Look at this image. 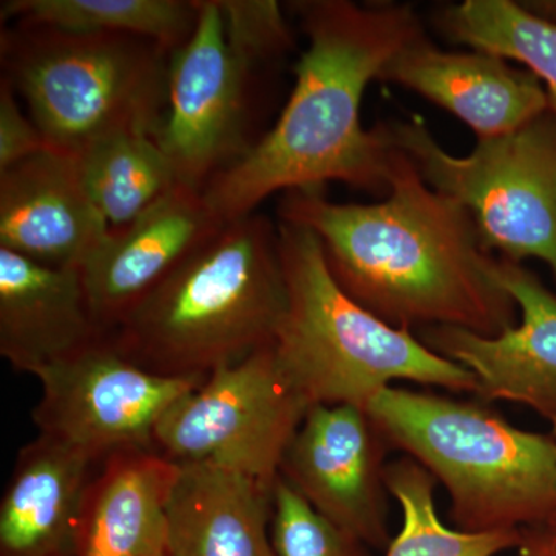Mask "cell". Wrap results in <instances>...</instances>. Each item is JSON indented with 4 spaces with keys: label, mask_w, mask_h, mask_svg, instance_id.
I'll return each mask as SVG.
<instances>
[{
    "label": "cell",
    "mask_w": 556,
    "mask_h": 556,
    "mask_svg": "<svg viewBox=\"0 0 556 556\" xmlns=\"http://www.w3.org/2000/svg\"><path fill=\"white\" fill-rule=\"evenodd\" d=\"M178 464L155 448L98 463L80 510L78 556H172L167 503Z\"/></svg>",
    "instance_id": "e0dca14e"
},
{
    "label": "cell",
    "mask_w": 556,
    "mask_h": 556,
    "mask_svg": "<svg viewBox=\"0 0 556 556\" xmlns=\"http://www.w3.org/2000/svg\"><path fill=\"white\" fill-rule=\"evenodd\" d=\"M110 230L73 153L47 148L0 170V248L42 265L80 268Z\"/></svg>",
    "instance_id": "5bb4252c"
},
{
    "label": "cell",
    "mask_w": 556,
    "mask_h": 556,
    "mask_svg": "<svg viewBox=\"0 0 556 556\" xmlns=\"http://www.w3.org/2000/svg\"><path fill=\"white\" fill-rule=\"evenodd\" d=\"M285 309L278 228L254 212L225 223L108 338L150 372L203 380L273 345Z\"/></svg>",
    "instance_id": "3957f363"
},
{
    "label": "cell",
    "mask_w": 556,
    "mask_h": 556,
    "mask_svg": "<svg viewBox=\"0 0 556 556\" xmlns=\"http://www.w3.org/2000/svg\"><path fill=\"white\" fill-rule=\"evenodd\" d=\"M388 186L375 204L291 190L278 217L313 230L340 288L388 325L455 327L485 338L514 328L518 305L497 280L496 258L471 212L428 186L393 146Z\"/></svg>",
    "instance_id": "6da1fadb"
},
{
    "label": "cell",
    "mask_w": 556,
    "mask_h": 556,
    "mask_svg": "<svg viewBox=\"0 0 556 556\" xmlns=\"http://www.w3.org/2000/svg\"><path fill=\"white\" fill-rule=\"evenodd\" d=\"M526 7L538 16L556 22V2L526 3Z\"/></svg>",
    "instance_id": "83f0119b"
},
{
    "label": "cell",
    "mask_w": 556,
    "mask_h": 556,
    "mask_svg": "<svg viewBox=\"0 0 556 556\" xmlns=\"http://www.w3.org/2000/svg\"><path fill=\"white\" fill-rule=\"evenodd\" d=\"M438 192L473 215L490 252L543 260L556 280V116L551 110L503 137L479 139L467 156L439 146L419 119L380 123Z\"/></svg>",
    "instance_id": "52a82bcc"
},
{
    "label": "cell",
    "mask_w": 556,
    "mask_h": 556,
    "mask_svg": "<svg viewBox=\"0 0 556 556\" xmlns=\"http://www.w3.org/2000/svg\"><path fill=\"white\" fill-rule=\"evenodd\" d=\"M223 226L203 190L177 182L126 228L110 230L79 268L105 334Z\"/></svg>",
    "instance_id": "4fadbf2b"
},
{
    "label": "cell",
    "mask_w": 556,
    "mask_h": 556,
    "mask_svg": "<svg viewBox=\"0 0 556 556\" xmlns=\"http://www.w3.org/2000/svg\"><path fill=\"white\" fill-rule=\"evenodd\" d=\"M167 503L172 556H277L274 485L214 464H178Z\"/></svg>",
    "instance_id": "d6986e66"
},
{
    "label": "cell",
    "mask_w": 556,
    "mask_h": 556,
    "mask_svg": "<svg viewBox=\"0 0 556 556\" xmlns=\"http://www.w3.org/2000/svg\"><path fill=\"white\" fill-rule=\"evenodd\" d=\"M547 527L548 529L554 530V532L556 533V518L554 519V521L548 522Z\"/></svg>",
    "instance_id": "f546056e"
},
{
    "label": "cell",
    "mask_w": 556,
    "mask_h": 556,
    "mask_svg": "<svg viewBox=\"0 0 556 556\" xmlns=\"http://www.w3.org/2000/svg\"><path fill=\"white\" fill-rule=\"evenodd\" d=\"M386 484L404 515L386 556H496L521 544L522 529L473 533L444 526L434 507L437 478L413 457L387 464Z\"/></svg>",
    "instance_id": "603a6c76"
},
{
    "label": "cell",
    "mask_w": 556,
    "mask_h": 556,
    "mask_svg": "<svg viewBox=\"0 0 556 556\" xmlns=\"http://www.w3.org/2000/svg\"><path fill=\"white\" fill-rule=\"evenodd\" d=\"M270 538L277 556H371L368 546L321 517L280 477L274 485Z\"/></svg>",
    "instance_id": "cb8c5ba5"
},
{
    "label": "cell",
    "mask_w": 556,
    "mask_h": 556,
    "mask_svg": "<svg viewBox=\"0 0 556 556\" xmlns=\"http://www.w3.org/2000/svg\"><path fill=\"white\" fill-rule=\"evenodd\" d=\"M50 148L30 116L22 112L9 79L0 83V170Z\"/></svg>",
    "instance_id": "484cf974"
},
{
    "label": "cell",
    "mask_w": 556,
    "mask_h": 556,
    "mask_svg": "<svg viewBox=\"0 0 556 556\" xmlns=\"http://www.w3.org/2000/svg\"><path fill=\"white\" fill-rule=\"evenodd\" d=\"M97 466L43 434L25 444L0 501V556H78L80 510Z\"/></svg>",
    "instance_id": "ac0fdd59"
},
{
    "label": "cell",
    "mask_w": 556,
    "mask_h": 556,
    "mask_svg": "<svg viewBox=\"0 0 556 556\" xmlns=\"http://www.w3.org/2000/svg\"><path fill=\"white\" fill-rule=\"evenodd\" d=\"M495 274L521 313V324L495 338L455 327L419 329L439 356L473 372L479 396L556 415V294L517 262L496 258Z\"/></svg>",
    "instance_id": "7c38bea8"
},
{
    "label": "cell",
    "mask_w": 556,
    "mask_h": 556,
    "mask_svg": "<svg viewBox=\"0 0 556 556\" xmlns=\"http://www.w3.org/2000/svg\"><path fill=\"white\" fill-rule=\"evenodd\" d=\"M170 51L123 33L16 24L0 33L3 78L50 148L79 155L116 135L156 138L169 98Z\"/></svg>",
    "instance_id": "8992f818"
},
{
    "label": "cell",
    "mask_w": 556,
    "mask_h": 556,
    "mask_svg": "<svg viewBox=\"0 0 556 556\" xmlns=\"http://www.w3.org/2000/svg\"><path fill=\"white\" fill-rule=\"evenodd\" d=\"M199 21L170 56L169 98L155 141L178 182L203 190L212 178L243 159L258 68L266 62L226 35L219 0H197Z\"/></svg>",
    "instance_id": "9c48e42d"
},
{
    "label": "cell",
    "mask_w": 556,
    "mask_h": 556,
    "mask_svg": "<svg viewBox=\"0 0 556 556\" xmlns=\"http://www.w3.org/2000/svg\"><path fill=\"white\" fill-rule=\"evenodd\" d=\"M226 35L240 49L273 64L292 47L291 30L274 0H219Z\"/></svg>",
    "instance_id": "d4e9b609"
},
{
    "label": "cell",
    "mask_w": 556,
    "mask_h": 556,
    "mask_svg": "<svg viewBox=\"0 0 556 556\" xmlns=\"http://www.w3.org/2000/svg\"><path fill=\"white\" fill-rule=\"evenodd\" d=\"M105 338L79 268L0 248V356L11 368L36 376Z\"/></svg>",
    "instance_id": "2e32d148"
},
{
    "label": "cell",
    "mask_w": 556,
    "mask_h": 556,
    "mask_svg": "<svg viewBox=\"0 0 556 556\" xmlns=\"http://www.w3.org/2000/svg\"><path fill=\"white\" fill-rule=\"evenodd\" d=\"M388 448L367 409L314 405L289 442L278 477L348 535L387 548Z\"/></svg>",
    "instance_id": "8fae6325"
},
{
    "label": "cell",
    "mask_w": 556,
    "mask_h": 556,
    "mask_svg": "<svg viewBox=\"0 0 556 556\" xmlns=\"http://www.w3.org/2000/svg\"><path fill=\"white\" fill-rule=\"evenodd\" d=\"M437 21L450 40L526 65L546 84L556 116V22L511 0H466L442 10Z\"/></svg>",
    "instance_id": "7402d4cb"
},
{
    "label": "cell",
    "mask_w": 556,
    "mask_h": 556,
    "mask_svg": "<svg viewBox=\"0 0 556 556\" xmlns=\"http://www.w3.org/2000/svg\"><path fill=\"white\" fill-rule=\"evenodd\" d=\"M367 413L447 489L463 532L547 526L556 518V437L510 426L478 402L388 387Z\"/></svg>",
    "instance_id": "5b68a950"
},
{
    "label": "cell",
    "mask_w": 556,
    "mask_h": 556,
    "mask_svg": "<svg viewBox=\"0 0 556 556\" xmlns=\"http://www.w3.org/2000/svg\"><path fill=\"white\" fill-rule=\"evenodd\" d=\"M378 80L399 84L447 110L478 139L511 134L548 110L547 91L529 70L482 51L439 50L426 33L399 51Z\"/></svg>",
    "instance_id": "9a60e30c"
},
{
    "label": "cell",
    "mask_w": 556,
    "mask_h": 556,
    "mask_svg": "<svg viewBox=\"0 0 556 556\" xmlns=\"http://www.w3.org/2000/svg\"><path fill=\"white\" fill-rule=\"evenodd\" d=\"M287 309L273 348L278 367L314 405L365 408L393 380L479 396L473 372L369 313L340 288L313 230L280 222Z\"/></svg>",
    "instance_id": "277c9868"
},
{
    "label": "cell",
    "mask_w": 556,
    "mask_h": 556,
    "mask_svg": "<svg viewBox=\"0 0 556 556\" xmlns=\"http://www.w3.org/2000/svg\"><path fill=\"white\" fill-rule=\"evenodd\" d=\"M80 177L110 229L126 228L178 179L166 153L148 135H116L80 152Z\"/></svg>",
    "instance_id": "44dd1931"
},
{
    "label": "cell",
    "mask_w": 556,
    "mask_h": 556,
    "mask_svg": "<svg viewBox=\"0 0 556 556\" xmlns=\"http://www.w3.org/2000/svg\"><path fill=\"white\" fill-rule=\"evenodd\" d=\"M40 397L31 417L39 434L104 459L123 448H153L172 405L203 380L166 378L124 357L109 338L35 376Z\"/></svg>",
    "instance_id": "30bf717a"
},
{
    "label": "cell",
    "mask_w": 556,
    "mask_h": 556,
    "mask_svg": "<svg viewBox=\"0 0 556 556\" xmlns=\"http://www.w3.org/2000/svg\"><path fill=\"white\" fill-rule=\"evenodd\" d=\"M2 21L80 33H123L170 53L185 46L199 21L197 0H7Z\"/></svg>",
    "instance_id": "ffe728a7"
},
{
    "label": "cell",
    "mask_w": 556,
    "mask_h": 556,
    "mask_svg": "<svg viewBox=\"0 0 556 556\" xmlns=\"http://www.w3.org/2000/svg\"><path fill=\"white\" fill-rule=\"evenodd\" d=\"M309 408L269 345L218 368L172 405L153 448L177 464H214L274 485Z\"/></svg>",
    "instance_id": "ba28073f"
},
{
    "label": "cell",
    "mask_w": 556,
    "mask_h": 556,
    "mask_svg": "<svg viewBox=\"0 0 556 556\" xmlns=\"http://www.w3.org/2000/svg\"><path fill=\"white\" fill-rule=\"evenodd\" d=\"M308 49L276 126L203 189L223 222L254 214L280 190H321L329 181L388 192L382 126L365 130L361 104L372 79L419 36L422 22L405 3L305 0L292 3Z\"/></svg>",
    "instance_id": "7a4b0ae2"
},
{
    "label": "cell",
    "mask_w": 556,
    "mask_h": 556,
    "mask_svg": "<svg viewBox=\"0 0 556 556\" xmlns=\"http://www.w3.org/2000/svg\"><path fill=\"white\" fill-rule=\"evenodd\" d=\"M517 556H556V533L547 526L525 527Z\"/></svg>",
    "instance_id": "4316f807"
},
{
    "label": "cell",
    "mask_w": 556,
    "mask_h": 556,
    "mask_svg": "<svg viewBox=\"0 0 556 556\" xmlns=\"http://www.w3.org/2000/svg\"><path fill=\"white\" fill-rule=\"evenodd\" d=\"M548 422L552 424V434L556 437V415L552 416L551 419H548Z\"/></svg>",
    "instance_id": "f1b7e54d"
}]
</instances>
